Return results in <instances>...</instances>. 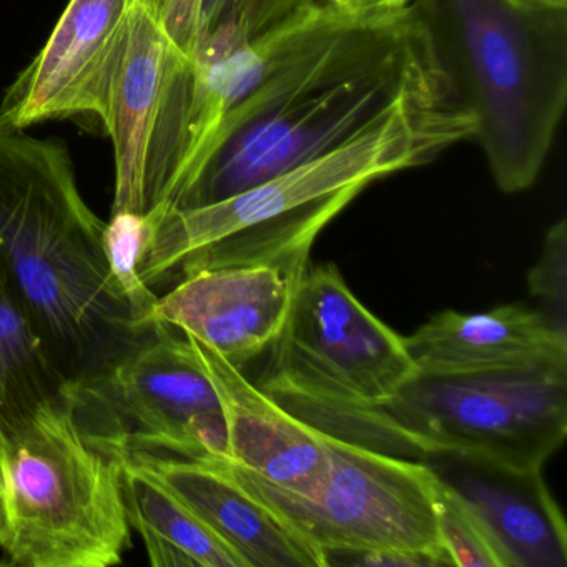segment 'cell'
I'll use <instances>...</instances> for the list:
<instances>
[{"label":"cell","mask_w":567,"mask_h":567,"mask_svg":"<svg viewBox=\"0 0 567 567\" xmlns=\"http://www.w3.org/2000/svg\"><path fill=\"white\" fill-rule=\"evenodd\" d=\"M231 68L237 102L174 210L234 197L341 147L403 102L454 87L413 2L328 6L238 49Z\"/></svg>","instance_id":"1"},{"label":"cell","mask_w":567,"mask_h":567,"mask_svg":"<svg viewBox=\"0 0 567 567\" xmlns=\"http://www.w3.org/2000/svg\"><path fill=\"white\" fill-rule=\"evenodd\" d=\"M454 89L411 99L373 127L313 161L215 204L167 212L141 260L148 287L172 271L270 265L301 278L324 227L371 182L436 161L473 138Z\"/></svg>","instance_id":"2"},{"label":"cell","mask_w":567,"mask_h":567,"mask_svg":"<svg viewBox=\"0 0 567 567\" xmlns=\"http://www.w3.org/2000/svg\"><path fill=\"white\" fill-rule=\"evenodd\" d=\"M105 224L68 145L0 128V270L71 381L114 363L141 331L102 251Z\"/></svg>","instance_id":"3"},{"label":"cell","mask_w":567,"mask_h":567,"mask_svg":"<svg viewBox=\"0 0 567 567\" xmlns=\"http://www.w3.org/2000/svg\"><path fill=\"white\" fill-rule=\"evenodd\" d=\"M504 194L536 184L567 105V8L411 0Z\"/></svg>","instance_id":"4"},{"label":"cell","mask_w":567,"mask_h":567,"mask_svg":"<svg viewBox=\"0 0 567 567\" xmlns=\"http://www.w3.org/2000/svg\"><path fill=\"white\" fill-rule=\"evenodd\" d=\"M68 384L0 426L9 566H117L132 546L121 454L85 431Z\"/></svg>","instance_id":"5"},{"label":"cell","mask_w":567,"mask_h":567,"mask_svg":"<svg viewBox=\"0 0 567 567\" xmlns=\"http://www.w3.org/2000/svg\"><path fill=\"white\" fill-rule=\"evenodd\" d=\"M308 426L404 460L454 453L543 471L567 436V368L417 373L383 403L331 411Z\"/></svg>","instance_id":"6"},{"label":"cell","mask_w":567,"mask_h":567,"mask_svg":"<svg viewBox=\"0 0 567 567\" xmlns=\"http://www.w3.org/2000/svg\"><path fill=\"white\" fill-rule=\"evenodd\" d=\"M417 371L403 337L374 317L333 264L308 267L258 386L305 424L383 403Z\"/></svg>","instance_id":"7"},{"label":"cell","mask_w":567,"mask_h":567,"mask_svg":"<svg viewBox=\"0 0 567 567\" xmlns=\"http://www.w3.org/2000/svg\"><path fill=\"white\" fill-rule=\"evenodd\" d=\"M197 115V65L167 34L151 0H135L101 114L114 144L112 214L144 215L154 227L172 210L194 151Z\"/></svg>","instance_id":"8"},{"label":"cell","mask_w":567,"mask_h":567,"mask_svg":"<svg viewBox=\"0 0 567 567\" xmlns=\"http://www.w3.org/2000/svg\"><path fill=\"white\" fill-rule=\"evenodd\" d=\"M323 434L328 476L311 499L290 496L225 464L265 506L321 550H398L451 566L437 534V480L404 460Z\"/></svg>","instance_id":"9"},{"label":"cell","mask_w":567,"mask_h":567,"mask_svg":"<svg viewBox=\"0 0 567 567\" xmlns=\"http://www.w3.org/2000/svg\"><path fill=\"white\" fill-rule=\"evenodd\" d=\"M68 388L85 431L109 450L227 457L220 398L175 328L154 324L101 373Z\"/></svg>","instance_id":"10"},{"label":"cell","mask_w":567,"mask_h":567,"mask_svg":"<svg viewBox=\"0 0 567 567\" xmlns=\"http://www.w3.org/2000/svg\"><path fill=\"white\" fill-rule=\"evenodd\" d=\"M135 0H71L38 58L0 104V128L25 131L52 118L101 117L105 87Z\"/></svg>","instance_id":"11"},{"label":"cell","mask_w":567,"mask_h":567,"mask_svg":"<svg viewBox=\"0 0 567 567\" xmlns=\"http://www.w3.org/2000/svg\"><path fill=\"white\" fill-rule=\"evenodd\" d=\"M298 280L270 265L195 271L158 297L147 328L190 334L241 370L280 337Z\"/></svg>","instance_id":"12"},{"label":"cell","mask_w":567,"mask_h":567,"mask_svg":"<svg viewBox=\"0 0 567 567\" xmlns=\"http://www.w3.org/2000/svg\"><path fill=\"white\" fill-rule=\"evenodd\" d=\"M185 338L220 398L227 423L221 461L290 496H317L328 476L323 434L284 410L217 351L190 334Z\"/></svg>","instance_id":"13"},{"label":"cell","mask_w":567,"mask_h":567,"mask_svg":"<svg viewBox=\"0 0 567 567\" xmlns=\"http://www.w3.org/2000/svg\"><path fill=\"white\" fill-rule=\"evenodd\" d=\"M181 497L245 567H324L323 554L255 497L221 461L117 451Z\"/></svg>","instance_id":"14"},{"label":"cell","mask_w":567,"mask_h":567,"mask_svg":"<svg viewBox=\"0 0 567 567\" xmlns=\"http://www.w3.org/2000/svg\"><path fill=\"white\" fill-rule=\"evenodd\" d=\"M424 463L463 497L489 530L507 567H566L567 527L543 471L436 453Z\"/></svg>","instance_id":"15"},{"label":"cell","mask_w":567,"mask_h":567,"mask_svg":"<svg viewBox=\"0 0 567 567\" xmlns=\"http://www.w3.org/2000/svg\"><path fill=\"white\" fill-rule=\"evenodd\" d=\"M403 340L421 374L567 368V334L520 305L481 313L440 311Z\"/></svg>","instance_id":"16"},{"label":"cell","mask_w":567,"mask_h":567,"mask_svg":"<svg viewBox=\"0 0 567 567\" xmlns=\"http://www.w3.org/2000/svg\"><path fill=\"white\" fill-rule=\"evenodd\" d=\"M122 457V494L131 527L155 567H245L240 557L164 483Z\"/></svg>","instance_id":"17"},{"label":"cell","mask_w":567,"mask_h":567,"mask_svg":"<svg viewBox=\"0 0 567 567\" xmlns=\"http://www.w3.org/2000/svg\"><path fill=\"white\" fill-rule=\"evenodd\" d=\"M69 381L0 270V426L61 393Z\"/></svg>","instance_id":"18"},{"label":"cell","mask_w":567,"mask_h":567,"mask_svg":"<svg viewBox=\"0 0 567 567\" xmlns=\"http://www.w3.org/2000/svg\"><path fill=\"white\" fill-rule=\"evenodd\" d=\"M331 0H202L195 64L224 58L297 24Z\"/></svg>","instance_id":"19"},{"label":"cell","mask_w":567,"mask_h":567,"mask_svg":"<svg viewBox=\"0 0 567 567\" xmlns=\"http://www.w3.org/2000/svg\"><path fill=\"white\" fill-rule=\"evenodd\" d=\"M151 221L132 212L112 214L102 231V251L109 271L127 305L135 330L145 333L158 297L141 275V260L151 237Z\"/></svg>","instance_id":"20"},{"label":"cell","mask_w":567,"mask_h":567,"mask_svg":"<svg viewBox=\"0 0 567 567\" xmlns=\"http://www.w3.org/2000/svg\"><path fill=\"white\" fill-rule=\"evenodd\" d=\"M437 534L451 566L507 567L503 553L480 517L441 480L437 484Z\"/></svg>","instance_id":"21"},{"label":"cell","mask_w":567,"mask_h":567,"mask_svg":"<svg viewBox=\"0 0 567 567\" xmlns=\"http://www.w3.org/2000/svg\"><path fill=\"white\" fill-rule=\"evenodd\" d=\"M529 293L539 311L560 333L567 334V221L560 218L547 230L539 260L527 275Z\"/></svg>","instance_id":"22"},{"label":"cell","mask_w":567,"mask_h":567,"mask_svg":"<svg viewBox=\"0 0 567 567\" xmlns=\"http://www.w3.org/2000/svg\"><path fill=\"white\" fill-rule=\"evenodd\" d=\"M151 2L167 34L192 59L197 44L202 0H151Z\"/></svg>","instance_id":"23"},{"label":"cell","mask_w":567,"mask_h":567,"mask_svg":"<svg viewBox=\"0 0 567 567\" xmlns=\"http://www.w3.org/2000/svg\"><path fill=\"white\" fill-rule=\"evenodd\" d=\"M411 0H348L350 11H377V9L400 8L410 4Z\"/></svg>","instance_id":"24"},{"label":"cell","mask_w":567,"mask_h":567,"mask_svg":"<svg viewBox=\"0 0 567 567\" xmlns=\"http://www.w3.org/2000/svg\"><path fill=\"white\" fill-rule=\"evenodd\" d=\"M6 533V507H4V494H2V476H0V544L4 539Z\"/></svg>","instance_id":"25"},{"label":"cell","mask_w":567,"mask_h":567,"mask_svg":"<svg viewBox=\"0 0 567 567\" xmlns=\"http://www.w3.org/2000/svg\"><path fill=\"white\" fill-rule=\"evenodd\" d=\"M334 6H340V8L347 9L348 0H331Z\"/></svg>","instance_id":"26"},{"label":"cell","mask_w":567,"mask_h":567,"mask_svg":"<svg viewBox=\"0 0 567 567\" xmlns=\"http://www.w3.org/2000/svg\"><path fill=\"white\" fill-rule=\"evenodd\" d=\"M0 566H8V563H0Z\"/></svg>","instance_id":"27"}]
</instances>
